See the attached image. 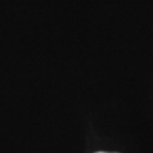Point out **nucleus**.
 <instances>
[{"instance_id": "f257e3e1", "label": "nucleus", "mask_w": 153, "mask_h": 153, "mask_svg": "<svg viewBox=\"0 0 153 153\" xmlns=\"http://www.w3.org/2000/svg\"><path fill=\"white\" fill-rule=\"evenodd\" d=\"M97 153H107V152H97Z\"/></svg>"}]
</instances>
